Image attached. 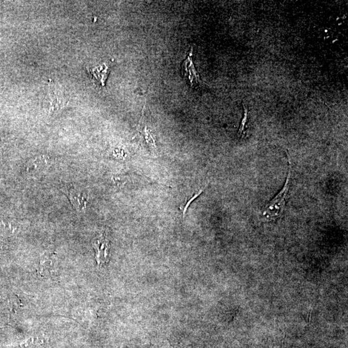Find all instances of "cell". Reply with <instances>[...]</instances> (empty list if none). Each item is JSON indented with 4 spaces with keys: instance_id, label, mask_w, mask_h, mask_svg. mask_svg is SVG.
I'll return each mask as SVG.
<instances>
[{
    "instance_id": "9c48e42d",
    "label": "cell",
    "mask_w": 348,
    "mask_h": 348,
    "mask_svg": "<svg viewBox=\"0 0 348 348\" xmlns=\"http://www.w3.org/2000/svg\"><path fill=\"white\" fill-rule=\"evenodd\" d=\"M203 191L204 190H199V191H198V192L195 193L193 195V196L190 197L189 199H187L186 203H185L184 206H181V211H182L183 217H185V214H186L188 208H189L190 205V204L192 203V202L194 201V200L196 199L197 197H199V195H201L202 193H203Z\"/></svg>"
},
{
    "instance_id": "8992f818",
    "label": "cell",
    "mask_w": 348,
    "mask_h": 348,
    "mask_svg": "<svg viewBox=\"0 0 348 348\" xmlns=\"http://www.w3.org/2000/svg\"><path fill=\"white\" fill-rule=\"evenodd\" d=\"M141 123H142L143 126L141 127L140 125L139 126L140 127V130L139 132V137H141L143 142L147 145V147L149 148L151 151L155 152L156 151L155 139H154L151 131L147 128V127L146 125L143 126V122H141Z\"/></svg>"
},
{
    "instance_id": "ba28073f",
    "label": "cell",
    "mask_w": 348,
    "mask_h": 348,
    "mask_svg": "<svg viewBox=\"0 0 348 348\" xmlns=\"http://www.w3.org/2000/svg\"><path fill=\"white\" fill-rule=\"evenodd\" d=\"M47 158L44 156L42 157L36 158L30 162L28 166L29 171H37L40 170L41 168L45 166L47 162L46 161Z\"/></svg>"
},
{
    "instance_id": "277c9868",
    "label": "cell",
    "mask_w": 348,
    "mask_h": 348,
    "mask_svg": "<svg viewBox=\"0 0 348 348\" xmlns=\"http://www.w3.org/2000/svg\"><path fill=\"white\" fill-rule=\"evenodd\" d=\"M95 250V256L98 264H103L107 261L109 243L105 235H101L99 238L95 239L93 243Z\"/></svg>"
},
{
    "instance_id": "5b68a950",
    "label": "cell",
    "mask_w": 348,
    "mask_h": 348,
    "mask_svg": "<svg viewBox=\"0 0 348 348\" xmlns=\"http://www.w3.org/2000/svg\"><path fill=\"white\" fill-rule=\"evenodd\" d=\"M109 68L105 64L97 66L89 70L90 74L97 81L102 87L105 86V82L107 79Z\"/></svg>"
},
{
    "instance_id": "7a4b0ae2",
    "label": "cell",
    "mask_w": 348,
    "mask_h": 348,
    "mask_svg": "<svg viewBox=\"0 0 348 348\" xmlns=\"http://www.w3.org/2000/svg\"><path fill=\"white\" fill-rule=\"evenodd\" d=\"M63 190L76 211L83 212L86 210L87 195L84 191L81 190L80 188L70 186L65 187Z\"/></svg>"
},
{
    "instance_id": "52a82bcc",
    "label": "cell",
    "mask_w": 348,
    "mask_h": 348,
    "mask_svg": "<svg viewBox=\"0 0 348 348\" xmlns=\"http://www.w3.org/2000/svg\"><path fill=\"white\" fill-rule=\"evenodd\" d=\"M244 108V116L243 119L241 120V124L240 127H239L238 131V135L237 137L238 138H242L244 137V135L247 133V128L248 122H249V109L246 107L245 105H243Z\"/></svg>"
},
{
    "instance_id": "6da1fadb",
    "label": "cell",
    "mask_w": 348,
    "mask_h": 348,
    "mask_svg": "<svg viewBox=\"0 0 348 348\" xmlns=\"http://www.w3.org/2000/svg\"><path fill=\"white\" fill-rule=\"evenodd\" d=\"M287 159H288V172H287L286 182H285V184L280 192L264 208L263 216L266 217L268 220H276V219L282 216L283 213H284L285 206H286L287 193L289 191L291 181V165L290 158L289 157L288 153H287Z\"/></svg>"
},
{
    "instance_id": "3957f363",
    "label": "cell",
    "mask_w": 348,
    "mask_h": 348,
    "mask_svg": "<svg viewBox=\"0 0 348 348\" xmlns=\"http://www.w3.org/2000/svg\"><path fill=\"white\" fill-rule=\"evenodd\" d=\"M192 52L193 49L191 48L190 53H189L186 60L183 62L182 65H181V69H182L183 76L191 85V87H197L201 85V80L199 74L195 69L194 64H193Z\"/></svg>"
}]
</instances>
